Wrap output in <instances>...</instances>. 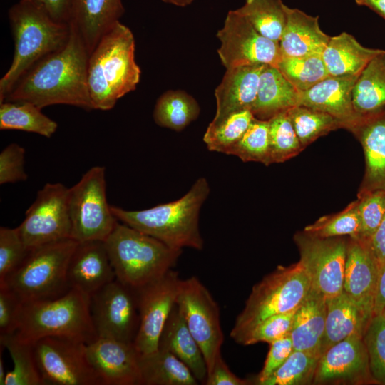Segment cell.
Returning a JSON list of instances; mask_svg holds the SVG:
<instances>
[{
	"instance_id": "1",
	"label": "cell",
	"mask_w": 385,
	"mask_h": 385,
	"mask_svg": "<svg viewBox=\"0 0 385 385\" xmlns=\"http://www.w3.org/2000/svg\"><path fill=\"white\" fill-rule=\"evenodd\" d=\"M88 56L83 42L71 28L66 44L32 66L4 101H26L41 109L65 104L93 110L87 79Z\"/></svg>"
},
{
	"instance_id": "2",
	"label": "cell",
	"mask_w": 385,
	"mask_h": 385,
	"mask_svg": "<svg viewBox=\"0 0 385 385\" xmlns=\"http://www.w3.org/2000/svg\"><path fill=\"white\" fill-rule=\"evenodd\" d=\"M8 17L14 52L9 68L0 80V103L32 66L63 48L71 34L68 23L54 20L36 1L20 0L10 7Z\"/></svg>"
},
{
	"instance_id": "3",
	"label": "cell",
	"mask_w": 385,
	"mask_h": 385,
	"mask_svg": "<svg viewBox=\"0 0 385 385\" xmlns=\"http://www.w3.org/2000/svg\"><path fill=\"white\" fill-rule=\"evenodd\" d=\"M135 50L131 30L119 21L91 52L87 79L93 109L111 110L120 98L135 90L141 70Z\"/></svg>"
},
{
	"instance_id": "4",
	"label": "cell",
	"mask_w": 385,
	"mask_h": 385,
	"mask_svg": "<svg viewBox=\"0 0 385 385\" xmlns=\"http://www.w3.org/2000/svg\"><path fill=\"white\" fill-rule=\"evenodd\" d=\"M210 193L205 178L195 181L180 199L142 210H126L111 205L116 219L152 236L168 247L201 250L204 242L199 229L200 207Z\"/></svg>"
},
{
	"instance_id": "5",
	"label": "cell",
	"mask_w": 385,
	"mask_h": 385,
	"mask_svg": "<svg viewBox=\"0 0 385 385\" xmlns=\"http://www.w3.org/2000/svg\"><path fill=\"white\" fill-rule=\"evenodd\" d=\"M15 333L30 344L46 337H61L88 344L98 338L90 297L72 288L55 298L21 302Z\"/></svg>"
},
{
	"instance_id": "6",
	"label": "cell",
	"mask_w": 385,
	"mask_h": 385,
	"mask_svg": "<svg viewBox=\"0 0 385 385\" xmlns=\"http://www.w3.org/2000/svg\"><path fill=\"white\" fill-rule=\"evenodd\" d=\"M104 244L116 279L136 289L172 270L182 253L118 220Z\"/></svg>"
},
{
	"instance_id": "7",
	"label": "cell",
	"mask_w": 385,
	"mask_h": 385,
	"mask_svg": "<svg viewBox=\"0 0 385 385\" xmlns=\"http://www.w3.org/2000/svg\"><path fill=\"white\" fill-rule=\"evenodd\" d=\"M72 238L29 250L22 262L0 284L21 302L52 299L70 289L68 268L78 245Z\"/></svg>"
},
{
	"instance_id": "8",
	"label": "cell",
	"mask_w": 385,
	"mask_h": 385,
	"mask_svg": "<svg viewBox=\"0 0 385 385\" xmlns=\"http://www.w3.org/2000/svg\"><path fill=\"white\" fill-rule=\"evenodd\" d=\"M302 264L279 266L255 284L242 312L236 318L230 337L237 343L265 319L296 309L311 289Z\"/></svg>"
},
{
	"instance_id": "9",
	"label": "cell",
	"mask_w": 385,
	"mask_h": 385,
	"mask_svg": "<svg viewBox=\"0 0 385 385\" xmlns=\"http://www.w3.org/2000/svg\"><path fill=\"white\" fill-rule=\"evenodd\" d=\"M71 237L81 242H104L118 220L106 197V169L94 166L69 188Z\"/></svg>"
},
{
	"instance_id": "10",
	"label": "cell",
	"mask_w": 385,
	"mask_h": 385,
	"mask_svg": "<svg viewBox=\"0 0 385 385\" xmlns=\"http://www.w3.org/2000/svg\"><path fill=\"white\" fill-rule=\"evenodd\" d=\"M176 304L203 353L208 374L221 356L224 342L219 305L195 276L180 279Z\"/></svg>"
},
{
	"instance_id": "11",
	"label": "cell",
	"mask_w": 385,
	"mask_h": 385,
	"mask_svg": "<svg viewBox=\"0 0 385 385\" xmlns=\"http://www.w3.org/2000/svg\"><path fill=\"white\" fill-rule=\"evenodd\" d=\"M33 344L44 385H103L91 364L87 344L61 337H46Z\"/></svg>"
},
{
	"instance_id": "12",
	"label": "cell",
	"mask_w": 385,
	"mask_h": 385,
	"mask_svg": "<svg viewBox=\"0 0 385 385\" xmlns=\"http://www.w3.org/2000/svg\"><path fill=\"white\" fill-rule=\"evenodd\" d=\"M90 310L98 337L133 344L140 324L138 289L115 279L90 297Z\"/></svg>"
},
{
	"instance_id": "13",
	"label": "cell",
	"mask_w": 385,
	"mask_h": 385,
	"mask_svg": "<svg viewBox=\"0 0 385 385\" xmlns=\"http://www.w3.org/2000/svg\"><path fill=\"white\" fill-rule=\"evenodd\" d=\"M69 188L61 183H46L18 227L26 247L32 248L71 238Z\"/></svg>"
},
{
	"instance_id": "14",
	"label": "cell",
	"mask_w": 385,
	"mask_h": 385,
	"mask_svg": "<svg viewBox=\"0 0 385 385\" xmlns=\"http://www.w3.org/2000/svg\"><path fill=\"white\" fill-rule=\"evenodd\" d=\"M294 240L311 287L326 299L343 291L347 240L342 237H319L304 230Z\"/></svg>"
},
{
	"instance_id": "15",
	"label": "cell",
	"mask_w": 385,
	"mask_h": 385,
	"mask_svg": "<svg viewBox=\"0 0 385 385\" xmlns=\"http://www.w3.org/2000/svg\"><path fill=\"white\" fill-rule=\"evenodd\" d=\"M217 37V53L226 69L250 64L276 66L281 58L278 43L261 35L235 10L227 13Z\"/></svg>"
},
{
	"instance_id": "16",
	"label": "cell",
	"mask_w": 385,
	"mask_h": 385,
	"mask_svg": "<svg viewBox=\"0 0 385 385\" xmlns=\"http://www.w3.org/2000/svg\"><path fill=\"white\" fill-rule=\"evenodd\" d=\"M179 274L173 269L158 280L138 289L140 324L133 345L140 355L158 349L159 340L176 303Z\"/></svg>"
},
{
	"instance_id": "17",
	"label": "cell",
	"mask_w": 385,
	"mask_h": 385,
	"mask_svg": "<svg viewBox=\"0 0 385 385\" xmlns=\"http://www.w3.org/2000/svg\"><path fill=\"white\" fill-rule=\"evenodd\" d=\"M379 272L369 242L349 237L343 292L369 319L374 315Z\"/></svg>"
},
{
	"instance_id": "18",
	"label": "cell",
	"mask_w": 385,
	"mask_h": 385,
	"mask_svg": "<svg viewBox=\"0 0 385 385\" xmlns=\"http://www.w3.org/2000/svg\"><path fill=\"white\" fill-rule=\"evenodd\" d=\"M88 359L103 385H143L133 344L98 337L86 345Z\"/></svg>"
},
{
	"instance_id": "19",
	"label": "cell",
	"mask_w": 385,
	"mask_h": 385,
	"mask_svg": "<svg viewBox=\"0 0 385 385\" xmlns=\"http://www.w3.org/2000/svg\"><path fill=\"white\" fill-rule=\"evenodd\" d=\"M371 381L363 337L351 336L330 346L319 359L313 381Z\"/></svg>"
},
{
	"instance_id": "20",
	"label": "cell",
	"mask_w": 385,
	"mask_h": 385,
	"mask_svg": "<svg viewBox=\"0 0 385 385\" xmlns=\"http://www.w3.org/2000/svg\"><path fill=\"white\" fill-rule=\"evenodd\" d=\"M349 131L360 142L365 160L357 196L375 190L385 191V107L361 115Z\"/></svg>"
},
{
	"instance_id": "21",
	"label": "cell",
	"mask_w": 385,
	"mask_h": 385,
	"mask_svg": "<svg viewBox=\"0 0 385 385\" xmlns=\"http://www.w3.org/2000/svg\"><path fill=\"white\" fill-rule=\"evenodd\" d=\"M358 76H328L300 93L299 105L328 113L350 130L361 117L354 110L352 91Z\"/></svg>"
},
{
	"instance_id": "22",
	"label": "cell",
	"mask_w": 385,
	"mask_h": 385,
	"mask_svg": "<svg viewBox=\"0 0 385 385\" xmlns=\"http://www.w3.org/2000/svg\"><path fill=\"white\" fill-rule=\"evenodd\" d=\"M264 66V64H250L226 69L215 91L217 108L210 126L219 125L235 112L251 110Z\"/></svg>"
},
{
	"instance_id": "23",
	"label": "cell",
	"mask_w": 385,
	"mask_h": 385,
	"mask_svg": "<svg viewBox=\"0 0 385 385\" xmlns=\"http://www.w3.org/2000/svg\"><path fill=\"white\" fill-rule=\"evenodd\" d=\"M115 279L104 242L78 243L68 268L70 289H78L91 297Z\"/></svg>"
},
{
	"instance_id": "24",
	"label": "cell",
	"mask_w": 385,
	"mask_h": 385,
	"mask_svg": "<svg viewBox=\"0 0 385 385\" xmlns=\"http://www.w3.org/2000/svg\"><path fill=\"white\" fill-rule=\"evenodd\" d=\"M124 11L122 0H73L68 24L90 54L102 36L119 21Z\"/></svg>"
},
{
	"instance_id": "25",
	"label": "cell",
	"mask_w": 385,
	"mask_h": 385,
	"mask_svg": "<svg viewBox=\"0 0 385 385\" xmlns=\"http://www.w3.org/2000/svg\"><path fill=\"white\" fill-rule=\"evenodd\" d=\"M287 20L278 42L281 57L322 55L331 36L319 24V16H313L285 5Z\"/></svg>"
},
{
	"instance_id": "26",
	"label": "cell",
	"mask_w": 385,
	"mask_h": 385,
	"mask_svg": "<svg viewBox=\"0 0 385 385\" xmlns=\"http://www.w3.org/2000/svg\"><path fill=\"white\" fill-rule=\"evenodd\" d=\"M327 315V299L311 288L296 309L289 332L294 350L309 351L320 356Z\"/></svg>"
},
{
	"instance_id": "27",
	"label": "cell",
	"mask_w": 385,
	"mask_h": 385,
	"mask_svg": "<svg viewBox=\"0 0 385 385\" xmlns=\"http://www.w3.org/2000/svg\"><path fill=\"white\" fill-rule=\"evenodd\" d=\"M299 92L274 66L265 65L255 101L251 108L255 118L269 120L299 106Z\"/></svg>"
},
{
	"instance_id": "28",
	"label": "cell",
	"mask_w": 385,
	"mask_h": 385,
	"mask_svg": "<svg viewBox=\"0 0 385 385\" xmlns=\"http://www.w3.org/2000/svg\"><path fill=\"white\" fill-rule=\"evenodd\" d=\"M170 351L205 384L207 368L203 353L190 333L178 305L173 307L160 337L158 348Z\"/></svg>"
},
{
	"instance_id": "29",
	"label": "cell",
	"mask_w": 385,
	"mask_h": 385,
	"mask_svg": "<svg viewBox=\"0 0 385 385\" xmlns=\"http://www.w3.org/2000/svg\"><path fill=\"white\" fill-rule=\"evenodd\" d=\"M383 51L364 47L354 36L342 32L330 37L322 57L329 76H359L370 61Z\"/></svg>"
},
{
	"instance_id": "30",
	"label": "cell",
	"mask_w": 385,
	"mask_h": 385,
	"mask_svg": "<svg viewBox=\"0 0 385 385\" xmlns=\"http://www.w3.org/2000/svg\"><path fill=\"white\" fill-rule=\"evenodd\" d=\"M327 299V315L321 354L334 344L351 336L363 337L371 319L342 291Z\"/></svg>"
},
{
	"instance_id": "31",
	"label": "cell",
	"mask_w": 385,
	"mask_h": 385,
	"mask_svg": "<svg viewBox=\"0 0 385 385\" xmlns=\"http://www.w3.org/2000/svg\"><path fill=\"white\" fill-rule=\"evenodd\" d=\"M143 385H197L199 381L190 369L170 351L158 348L139 354Z\"/></svg>"
},
{
	"instance_id": "32",
	"label": "cell",
	"mask_w": 385,
	"mask_h": 385,
	"mask_svg": "<svg viewBox=\"0 0 385 385\" xmlns=\"http://www.w3.org/2000/svg\"><path fill=\"white\" fill-rule=\"evenodd\" d=\"M352 101L360 115L385 107V50L374 57L358 76Z\"/></svg>"
},
{
	"instance_id": "33",
	"label": "cell",
	"mask_w": 385,
	"mask_h": 385,
	"mask_svg": "<svg viewBox=\"0 0 385 385\" xmlns=\"http://www.w3.org/2000/svg\"><path fill=\"white\" fill-rule=\"evenodd\" d=\"M41 110L26 101H3L0 103V130H22L51 138L58 124Z\"/></svg>"
},
{
	"instance_id": "34",
	"label": "cell",
	"mask_w": 385,
	"mask_h": 385,
	"mask_svg": "<svg viewBox=\"0 0 385 385\" xmlns=\"http://www.w3.org/2000/svg\"><path fill=\"white\" fill-rule=\"evenodd\" d=\"M200 106L186 92L170 90L157 100L153 111L155 123L161 127L180 131L199 115Z\"/></svg>"
},
{
	"instance_id": "35",
	"label": "cell",
	"mask_w": 385,
	"mask_h": 385,
	"mask_svg": "<svg viewBox=\"0 0 385 385\" xmlns=\"http://www.w3.org/2000/svg\"><path fill=\"white\" fill-rule=\"evenodd\" d=\"M0 345L8 350L13 361V369L6 372L4 385H44L32 344L21 340L14 332L0 334Z\"/></svg>"
},
{
	"instance_id": "36",
	"label": "cell",
	"mask_w": 385,
	"mask_h": 385,
	"mask_svg": "<svg viewBox=\"0 0 385 385\" xmlns=\"http://www.w3.org/2000/svg\"><path fill=\"white\" fill-rule=\"evenodd\" d=\"M235 11L263 36L279 42L285 26V4L281 0H245Z\"/></svg>"
},
{
	"instance_id": "37",
	"label": "cell",
	"mask_w": 385,
	"mask_h": 385,
	"mask_svg": "<svg viewBox=\"0 0 385 385\" xmlns=\"http://www.w3.org/2000/svg\"><path fill=\"white\" fill-rule=\"evenodd\" d=\"M254 118L250 110H243L232 113L216 126L208 125L203 137L207 149L231 155Z\"/></svg>"
},
{
	"instance_id": "38",
	"label": "cell",
	"mask_w": 385,
	"mask_h": 385,
	"mask_svg": "<svg viewBox=\"0 0 385 385\" xmlns=\"http://www.w3.org/2000/svg\"><path fill=\"white\" fill-rule=\"evenodd\" d=\"M287 113L303 149L318 138L342 128L331 115L304 106H297Z\"/></svg>"
},
{
	"instance_id": "39",
	"label": "cell",
	"mask_w": 385,
	"mask_h": 385,
	"mask_svg": "<svg viewBox=\"0 0 385 385\" xmlns=\"http://www.w3.org/2000/svg\"><path fill=\"white\" fill-rule=\"evenodd\" d=\"M276 67L299 93L329 76L322 55L281 57Z\"/></svg>"
},
{
	"instance_id": "40",
	"label": "cell",
	"mask_w": 385,
	"mask_h": 385,
	"mask_svg": "<svg viewBox=\"0 0 385 385\" xmlns=\"http://www.w3.org/2000/svg\"><path fill=\"white\" fill-rule=\"evenodd\" d=\"M319 357L309 351L294 350L262 385H297L313 381Z\"/></svg>"
},
{
	"instance_id": "41",
	"label": "cell",
	"mask_w": 385,
	"mask_h": 385,
	"mask_svg": "<svg viewBox=\"0 0 385 385\" xmlns=\"http://www.w3.org/2000/svg\"><path fill=\"white\" fill-rule=\"evenodd\" d=\"M268 121L269 165L284 162L303 150L287 112L277 114Z\"/></svg>"
},
{
	"instance_id": "42",
	"label": "cell",
	"mask_w": 385,
	"mask_h": 385,
	"mask_svg": "<svg viewBox=\"0 0 385 385\" xmlns=\"http://www.w3.org/2000/svg\"><path fill=\"white\" fill-rule=\"evenodd\" d=\"M360 216L358 200L353 201L343 210L320 217L307 225L304 231L319 237H343L356 238L360 231Z\"/></svg>"
},
{
	"instance_id": "43",
	"label": "cell",
	"mask_w": 385,
	"mask_h": 385,
	"mask_svg": "<svg viewBox=\"0 0 385 385\" xmlns=\"http://www.w3.org/2000/svg\"><path fill=\"white\" fill-rule=\"evenodd\" d=\"M269 121L254 118L231 155L245 162H260L269 165Z\"/></svg>"
},
{
	"instance_id": "44",
	"label": "cell",
	"mask_w": 385,
	"mask_h": 385,
	"mask_svg": "<svg viewBox=\"0 0 385 385\" xmlns=\"http://www.w3.org/2000/svg\"><path fill=\"white\" fill-rule=\"evenodd\" d=\"M374 382L385 384V317L374 314L363 336Z\"/></svg>"
},
{
	"instance_id": "45",
	"label": "cell",
	"mask_w": 385,
	"mask_h": 385,
	"mask_svg": "<svg viewBox=\"0 0 385 385\" xmlns=\"http://www.w3.org/2000/svg\"><path fill=\"white\" fill-rule=\"evenodd\" d=\"M29 250L19 227H0V284L22 262Z\"/></svg>"
},
{
	"instance_id": "46",
	"label": "cell",
	"mask_w": 385,
	"mask_h": 385,
	"mask_svg": "<svg viewBox=\"0 0 385 385\" xmlns=\"http://www.w3.org/2000/svg\"><path fill=\"white\" fill-rule=\"evenodd\" d=\"M357 200L361 225L356 239L369 242L385 214V191L368 192Z\"/></svg>"
},
{
	"instance_id": "47",
	"label": "cell",
	"mask_w": 385,
	"mask_h": 385,
	"mask_svg": "<svg viewBox=\"0 0 385 385\" xmlns=\"http://www.w3.org/2000/svg\"><path fill=\"white\" fill-rule=\"evenodd\" d=\"M295 310L273 315L257 324L237 342L251 345L258 342L271 343L290 332Z\"/></svg>"
},
{
	"instance_id": "48",
	"label": "cell",
	"mask_w": 385,
	"mask_h": 385,
	"mask_svg": "<svg viewBox=\"0 0 385 385\" xmlns=\"http://www.w3.org/2000/svg\"><path fill=\"white\" fill-rule=\"evenodd\" d=\"M25 150L17 143H11L0 153V184L25 181Z\"/></svg>"
},
{
	"instance_id": "49",
	"label": "cell",
	"mask_w": 385,
	"mask_h": 385,
	"mask_svg": "<svg viewBox=\"0 0 385 385\" xmlns=\"http://www.w3.org/2000/svg\"><path fill=\"white\" fill-rule=\"evenodd\" d=\"M270 345L264 366L255 381L256 384L262 385L294 351L289 333L270 343Z\"/></svg>"
},
{
	"instance_id": "50",
	"label": "cell",
	"mask_w": 385,
	"mask_h": 385,
	"mask_svg": "<svg viewBox=\"0 0 385 385\" xmlns=\"http://www.w3.org/2000/svg\"><path fill=\"white\" fill-rule=\"evenodd\" d=\"M21 302L4 286H0V334L14 333Z\"/></svg>"
},
{
	"instance_id": "51",
	"label": "cell",
	"mask_w": 385,
	"mask_h": 385,
	"mask_svg": "<svg viewBox=\"0 0 385 385\" xmlns=\"http://www.w3.org/2000/svg\"><path fill=\"white\" fill-rule=\"evenodd\" d=\"M248 380L234 374L229 369L222 356L216 361L212 371L207 374L205 385H247Z\"/></svg>"
},
{
	"instance_id": "52",
	"label": "cell",
	"mask_w": 385,
	"mask_h": 385,
	"mask_svg": "<svg viewBox=\"0 0 385 385\" xmlns=\"http://www.w3.org/2000/svg\"><path fill=\"white\" fill-rule=\"evenodd\" d=\"M43 6L56 21L68 24L70 11L73 0H29Z\"/></svg>"
},
{
	"instance_id": "53",
	"label": "cell",
	"mask_w": 385,
	"mask_h": 385,
	"mask_svg": "<svg viewBox=\"0 0 385 385\" xmlns=\"http://www.w3.org/2000/svg\"><path fill=\"white\" fill-rule=\"evenodd\" d=\"M369 245L381 270L385 265V214L379 227L370 239Z\"/></svg>"
},
{
	"instance_id": "54",
	"label": "cell",
	"mask_w": 385,
	"mask_h": 385,
	"mask_svg": "<svg viewBox=\"0 0 385 385\" xmlns=\"http://www.w3.org/2000/svg\"><path fill=\"white\" fill-rule=\"evenodd\" d=\"M385 308V265L381 268L374 307V314H380Z\"/></svg>"
},
{
	"instance_id": "55",
	"label": "cell",
	"mask_w": 385,
	"mask_h": 385,
	"mask_svg": "<svg viewBox=\"0 0 385 385\" xmlns=\"http://www.w3.org/2000/svg\"><path fill=\"white\" fill-rule=\"evenodd\" d=\"M359 6H364L385 20V0H354Z\"/></svg>"
},
{
	"instance_id": "56",
	"label": "cell",
	"mask_w": 385,
	"mask_h": 385,
	"mask_svg": "<svg viewBox=\"0 0 385 385\" xmlns=\"http://www.w3.org/2000/svg\"><path fill=\"white\" fill-rule=\"evenodd\" d=\"M0 385H4L6 372L5 371L4 360L2 359V349L4 347L0 345Z\"/></svg>"
},
{
	"instance_id": "57",
	"label": "cell",
	"mask_w": 385,
	"mask_h": 385,
	"mask_svg": "<svg viewBox=\"0 0 385 385\" xmlns=\"http://www.w3.org/2000/svg\"><path fill=\"white\" fill-rule=\"evenodd\" d=\"M194 0H162L164 3L170 4L177 6L184 7L190 5Z\"/></svg>"
},
{
	"instance_id": "58",
	"label": "cell",
	"mask_w": 385,
	"mask_h": 385,
	"mask_svg": "<svg viewBox=\"0 0 385 385\" xmlns=\"http://www.w3.org/2000/svg\"><path fill=\"white\" fill-rule=\"evenodd\" d=\"M381 313H382V314H384V316L385 317V308L384 309V310L382 311Z\"/></svg>"
}]
</instances>
